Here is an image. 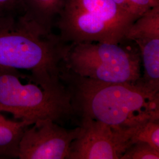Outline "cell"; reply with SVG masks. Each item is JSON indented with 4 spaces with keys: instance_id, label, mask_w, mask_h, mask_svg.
I'll use <instances>...</instances> for the list:
<instances>
[{
    "instance_id": "6da1fadb",
    "label": "cell",
    "mask_w": 159,
    "mask_h": 159,
    "mask_svg": "<svg viewBox=\"0 0 159 159\" xmlns=\"http://www.w3.org/2000/svg\"><path fill=\"white\" fill-rule=\"evenodd\" d=\"M61 79L70 95L74 113L123 129L159 120V92L136 83H106L83 77L64 66Z\"/></svg>"
},
{
    "instance_id": "7a4b0ae2",
    "label": "cell",
    "mask_w": 159,
    "mask_h": 159,
    "mask_svg": "<svg viewBox=\"0 0 159 159\" xmlns=\"http://www.w3.org/2000/svg\"><path fill=\"white\" fill-rule=\"evenodd\" d=\"M70 44L23 19L19 12L0 13V67L25 70L46 90L66 93L61 79Z\"/></svg>"
},
{
    "instance_id": "3957f363",
    "label": "cell",
    "mask_w": 159,
    "mask_h": 159,
    "mask_svg": "<svg viewBox=\"0 0 159 159\" xmlns=\"http://www.w3.org/2000/svg\"><path fill=\"white\" fill-rule=\"evenodd\" d=\"M138 18L113 0H66L55 24L66 44H119Z\"/></svg>"
},
{
    "instance_id": "277c9868",
    "label": "cell",
    "mask_w": 159,
    "mask_h": 159,
    "mask_svg": "<svg viewBox=\"0 0 159 159\" xmlns=\"http://www.w3.org/2000/svg\"><path fill=\"white\" fill-rule=\"evenodd\" d=\"M18 70L0 67V112L31 125L40 120L58 121L74 113L69 93L46 90L34 83L24 84Z\"/></svg>"
},
{
    "instance_id": "5b68a950",
    "label": "cell",
    "mask_w": 159,
    "mask_h": 159,
    "mask_svg": "<svg viewBox=\"0 0 159 159\" xmlns=\"http://www.w3.org/2000/svg\"><path fill=\"white\" fill-rule=\"evenodd\" d=\"M63 66L79 76L102 82L134 84L141 78L139 55L116 44H70Z\"/></svg>"
},
{
    "instance_id": "8992f818",
    "label": "cell",
    "mask_w": 159,
    "mask_h": 159,
    "mask_svg": "<svg viewBox=\"0 0 159 159\" xmlns=\"http://www.w3.org/2000/svg\"><path fill=\"white\" fill-rule=\"evenodd\" d=\"M140 127L123 129L81 119L79 133L71 144L68 159H121Z\"/></svg>"
},
{
    "instance_id": "52a82bcc",
    "label": "cell",
    "mask_w": 159,
    "mask_h": 159,
    "mask_svg": "<svg viewBox=\"0 0 159 159\" xmlns=\"http://www.w3.org/2000/svg\"><path fill=\"white\" fill-rule=\"evenodd\" d=\"M80 126L67 129L50 119L40 120L30 125L21 137L20 159H68L71 143Z\"/></svg>"
},
{
    "instance_id": "ba28073f",
    "label": "cell",
    "mask_w": 159,
    "mask_h": 159,
    "mask_svg": "<svg viewBox=\"0 0 159 159\" xmlns=\"http://www.w3.org/2000/svg\"><path fill=\"white\" fill-rule=\"evenodd\" d=\"M66 0H19V12L27 22L46 33L52 27Z\"/></svg>"
},
{
    "instance_id": "9c48e42d",
    "label": "cell",
    "mask_w": 159,
    "mask_h": 159,
    "mask_svg": "<svg viewBox=\"0 0 159 159\" xmlns=\"http://www.w3.org/2000/svg\"><path fill=\"white\" fill-rule=\"evenodd\" d=\"M133 41L139 48L144 67L143 77L138 82L159 92V37L144 36Z\"/></svg>"
},
{
    "instance_id": "30bf717a",
    "label": "cell",
    "mask_w": 159,
    "mask_h": 159,
    "mask_svg": "<svg viewBox=\"0 0 159 159\" xmlns=\"http://www.w3.org/2000/svg\"><path fill=\"white\" fill-rule=\"evenodd\" d=\"M30 125L25 121L8 119L0 114V158H18L21 137Z\"/></svg>"
},
{
    "instance_id": "8fae6325",
    "label": "cell",
    "mask_w": 159,
    "mask_h": 159,
    "mask_svg": "<svg viewBox=\"0 0 159 159\" xmlns=\"http://www.w3.org/2000/svg\"><path fill=\"white\" fill-rule=\"evenodd\" d=\"M131 144L146 143L159 151V120H150L138 129L131 138Z\"/></svg>"
},
{
    "instance_id": "7c38bea8",
    "label": "cell",
    "mask_w": 159,
    "mask_h": 159,
    "mask_svg": "<svg viewBox=\"0 0 159 159\" xmlns=\"http://www.w3.org/2000/svg\"><path fill=\"white\" fill-rule=\"evenodd\" d=\"M159 151L146 143H133L121 159H159Z\"/></svg>"
},
{
    "instance_id": "4fadbf2b",
    "label": "cell",
    "mask_w": 159,
    "mask_h": 159,
    "mask_svg": "<svg viewBox=\"0 0 159 159\" xmlns=\"http://www.w3.org/2000/svg\"><path fill=\"white\" fill-rule=\"evenodd\" d=\"M126 11L140 17L148 10L159 6V0H113Z\"/></svg>"
},
{
    "instance_id": "5bb4252c",
    "label": "cell",
    "mask_w": 159,
    "mask_h": 159,
    "mask_svg": "<svg viewBox=\"0 0 159 159\" xmlns=\"http://www.w3.org/2000/svg\"><path fill=\"white\" fill-rule=\"evenodd\" d=\"M19 12V0H0V13Z\"/></svg>"
}]
</instances>
